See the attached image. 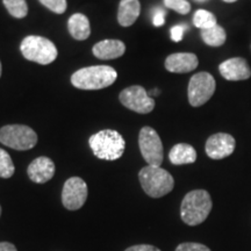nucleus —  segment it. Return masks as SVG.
<instances>
[{"label": "nucleus", "mask_w": 251, "mask_h": 251, "mask_svg": "<svg viewBox=\"0 0 251 251\" xmlns=\"http://www.w3.org/2000/svg\"><path fill=\"white\" fill-rule=\"evenodd\" d=\"M118 78V72L109 65H93L79 69L71 76V84L79 90L94 91L111 86Z\"/></svg>", "instance_id": "1"}, {"label": "nucleus", "mask_w": 251, "mask_h": 251, "mask_svg": "<svg viewBox=\"0 0 251 251\" xmlns=\"http://www.w3.org/2000/svg\"><path fill=\"white\" fill-rule=\"evenodd\" d=\"M213 202L205 190H194L184 197L180 206L181 220L188 226H198L208 218Z\"/></svg>", "instance_id": "2"}, {"label": "nucleus", "mask_w": 251, "mask_h": 251, "mask_svg": "<svg viewBox=\"0 0 251 251\" xmlns=\"http://www.w3.org/2000/svg\"><path fill=\"white\" fill-rule=\"evenodd\" d=\"M90 148L94 156L105 161H115L124 155L126 141L120 133L113 129L100 130L90 137Z\"/></svg>", "instance_id": "3"}, {"label": "nucleus", "mask_w": 251, "mask_h": 251, "mask_svg": "<svg viewBox=\"0 0 251 251\" xmlns=\"http://www.w3.org/2000/svg\"><path fill=\"white\" fill-rule=\"evenodd\" d=\"M143 191L151 198H162L174 190L175 179L161 166H144L139 174Z\"/></svg>", "instance_id": "4"}, {"label": "nucleus", "mask_w": 251, "mask_h": 251, "mask_svg": "<svg viewBox=\"0 0 251 251\" xmlns=\"http://www.w3.org/2000/svg\"><path fill=\"white\" fill-rule=\"evenodd\" d=\"M21 54L30 62L39 64H50L57 58V48L51 41L43 36L29 35L25 37L20 46Z\"/></svg>", "instance_id": "5"}, {"label": "nucleus", "mask_w": 251, "mask_h": 251, "mask_svg": "<svg viewBox=\"0 0 251 251\" xmlns=\"http://www.w3.org/2000/svg\"><path fill=\"white\" fill-rule=\"evenodd\" d=\"M0 142L14 150H29L36 146L37 135L25 125H7L0 128Z\"/></svg>", "instance_id": "6"}, {"label": "nucleus", "mask_w": 251, "mask_h": 251, "mask_svg": "<svg viewBox=\"0 0 251 251\" xmlns=\"http://www.w3.org/2000/svg\"><path fill=\"white\" fill-rule=\"evenodd\" d=\"M216 83L214 77L208 72H198L188 83V102L193 107L205 105L215 92Z\"/></svg>", "instance_id": "7"}, {"label": "nucleus", "mask_w": 251, "mask_h": 251, "mask_svg": "<svg viewBox=\"0 0 251 251\" xmlns=\"http://www.w3.org/2000/svg\"><path fill=\"white\" fill-rule=\"evenodd\" d=\"M139 146L144 161L148 165L161 166L163 162V143L153 128L146 126L140 130Z\"/></svg>", "instance_id": "8"}, {"label": "nucleus", "mask_w": 251, "mask_h": 251, "mask_svg": "<svg viewBox=\"0 0 251 251\" xmlns=\"http://www.w3.org/2000/svg\"><path fill=\"white\" fill-rule=\"evenodd\" d=\"M119 99L125 107L139 114H148L155 108V100L149 97L148 92L142 86L139 85L122 90Z\"/></svg>", "instance_id": "9"}, {"label": "nucleus", "mask_w": 251, "mask_h": 251, "mask_svg": "<svg viewBox=\"0 0 251 251\" xmlns=\"http://www.w3.org/2000/svg\"><path fill=\"white\" fill-rule=\"evenodd\" d=\"M87 185L79 177H71L65 181L62 191L63 206L69 211L81 208L87 199Z\"/></svg>", "instance_id": "10"}, {"label": "nucleus", "mask_w": 251, "mask_h": 251, "mask_svg": "<svg viewBox=\"0 0 251 251\" xmlns=\"http://www.w3.org/2000/svg\"><path fill=\"white\" fill-rule=\"evenodd\" d=\"M236 141L227 133H218L206 141V153L212 159H224L234 152Z\"/></svg>", "instance_id": "11"}, {"label": "nucleus", "mask_w": 251, "mask_h": 251, "mask_svg": "<svg viewBox=\"0 0 251 251\" xmlns=\"http://www.w3.org/2000/svg\"><path fill=\"white\" fill-rule=\"evenodd\" d=\"M221 76L226 80L240 81L247 80L251 77V69L247 59L242 57H233L222 62L219 67Z\"/></svg>", "instance_id": "12"}, {"label": "nucleus", "mask_w": 251, "mask_h": 251, "mask_svg": "<svg viewBox=\"0 0 251 251\" xmlns=\"http://www.w3.org/2000/svg\"><path fill=\"white\" fill-rule=\"evenodd\" d=\"M28 177L31 181L36 184H45L54 177L55 164L49 157H37L30 163L27 169Z\"/></svg>", "instance_id": "13"}, {"label": "nucleus", "mask_w": 251, "mask_h": 251, "mask_svg": "<svg viewBox=\"0 0 251 251\" xmlns=\"http://www.w3.org/2000/svg\"><path fill=\"white\" fill-rule=\"evenodd\" d=\"M199 64L198 57L192 52H176L165 59V69L172 74H187L196 70Z\"/></svg>", "instance_id": "14"}, {"label": "nucleus", "mask_w": 251, "mask_h": 251, "mask_svg": "<svg viewBox=\"0 0 251 251\" xmlns=\"http://www.w3.org/2000/svg\"><path fill=\"white\" fill-rule=\"evenodd\" d=\"M93 55L99 59H115L126 51V46L119 40H103L93 46Z\"/></svg>", "instance_id": "15"}, {"label": "nucleus", "mask_w": 251, "mask_h": 251, "mask_svg": "<svg viewBox=\"0 0 251 251\" xmlns=\"http://www.w3.org/2000/svg\"><path fill=\"white\" fill-rule=\"evenodd\" d=\"M141 13L139 0H121L118 11V21L122 27H130Z\"/></svg>", "instance_id": "16"}, {"label": "nucleus", "mask_w": 251, "mask_h": 251, "mask_svg": "<svg viewBox=\"0 0 251 251\" xmlns=\"http://www.w3.org/2000/svg\"><path fill=\"white\" fill-rule=\"evenodd\" d=\"M169 158L174 165L192 164L197 161V151L191 144L178 143L170 150Z\"/></svg>", "instance_id": "17"}, {"label": "nucleus", "mask_w": 251, "mask_h": 251, "mask_svg": "<svg viewBox=\"0 0 251 251\" xmlns=\"http://www.w3.org/2000/svg\"><path fill=\"white\" fill-rule=\"evenodd\" d=\"M69 33L75 40L84 41L90 36L91 34V26L90 21L86 15L81 13H76L71 15L68 23Z\"/></svg>", "instance_id": "18"}, {"label": "nucleus", "mask_w": 251, "mask_h": 251, "mask_svg": "<svg viewBox=\"0 0 251 251\" xmlns=\"http://www.w3.org/2000/svg\"><path fill=\"white\" fill-rule=\"evenodd\" d=\"M201 39L209 47H221L227 40V34L224 27L215 25L214 27L201 30Z\"/></svg>", "instance_id": "19"}, {"label": "nucleus", "mask_w": 251, "mask_h": 251, "mask_svg": "<svg viewBox=\"0 0 251 251\" xmlns=\"http://www.w3.org/2000/svg\"><path fill=\"white\" fill-rule=\"evenodd\" d=\"M193 24L197 28L200 29H208V28L214 27L216 24L215 15L211 13V12L206 11V9H198L194 13L193 17Z\"/></svg>", "instance_id": "20"}, {"label": "nucleus", "mask_w": 251, "mask_h": 251, "mask_svg": "<svg viewBox=\"0 0 251 251\" xmlns=\"http://www.w3.org/2000/svg\"><path fill=\"white\" fill-rule=\"evenodd\" d=\"M6 9L12 17L23 19L28 14V6L26 0H2Z\"/></svg>", "instance_id": "21"}, {"label": "nucleus", "mask_w": 251, "mask_h": 251, "mask_svg": "<svg viewBox=\"0 0 251 251\" xmlns=\"http://www.w3.org/2000/svg\"><path fill=\"white\" fill-rule=\"evenodd\" d=\"M14 171L15 168L11 156L7 151L0 148V177L7 179L14 175Z\"/></svg>", "instance_id": "22"}, {"label": "nucleus", "mask_w": 251, "mask_h": 251, "mask_svg": "<svg viewBox=\"0 0 251 251\" xmlns=\"http://www.w3.org/2000/svg\"><path fill=\"white\" fill-rule=\"evenodd\" d=\"M164 5L179 14H187L191 11V5L187 0H164Z\"/></svg>", "instance_id": "23"}, {"label": "nucleus", "mask_w": 251, "mask_h": 251, "mask_svg": "<svg viewBox=\"0 0 251 251\" xmlns=\"http://www.w3.org/2000/svg\"><path fill=\"white\" fill-rule=\"evenodd\" d=\"M39 1L56 14H63L68 7L67 0H39Z\"/></svg>", "instance_id": "24"}, {"label": "nucleus", "mask_w": 251, "mask_h": 251, "mask_svg": "<svg viewBox=\"0 0 251 251\" xmlns=\"http://www.w3.org/2000/svg\"><path fill=\"white\" fill-rule=\"evenodd\" d=\"M176 251H211V249H209L208 247L203 246L201 243L186 242L179 244Z\"/></svg>", "instance_id": "25"}, {"label": "nucleus", "mask_w": 251, "mask_h": 251, "mask_svg": "<svg viewBox=\"0 0 251 251\" xmlns=\"http://www.w3.org/2000/svg\"><path fill=\"white\" fill-rule=\"evenodd\" d=\"M185 33V26H181V25H178V26H175L171 28V40L174 42H180L184 37Z\"/></svg>", "instance_id": "26"}, {"label": "nucleus", "mask_w": 251, "mask_h": 251, "mask_svg": "<svg viewBox=\"0 0 251 251\" xmlns=\"http://www.w3.org/2000/svg\"><path fill=\"white\" fill-rule=\"evenodd\" d=\"M165 11H163L161 8L155 9V13H153L152 17V23L155 27H161L165 23Z\"/></svg>", "instance_id": "27"}, {"label": "nucleus", "mask_w": 251, "mask_h": 251, "mask_svg": "<svg viewBox=\"0 0 251 251\" xmlns=\"http://www.w3.org/2000/svg\"><path fill=\"white\" fill-rule=\"evenodd\" d=\"M125 251H161L158 248L149 246V244H139V246H133Z\"/></svg>", "instance_id": "28"}, {"label": "nucleus", "mask_w": 251, "mask_h": 251, "mask_svg": "<svg viewBox=\"0 0 251 251\" xmlns=\"http://www.w3.org/2000/svg\"><path fill=\"white\" fill-rule=\"evenodd\" d=\"M0 251H18L14 244L9 242H1L0 243Z\"/></svg>", "instance_id": "29"}, {"label": "nucleus", "mask_w": 251, "mask_h": 251, "mask_svg": "<svg viewBox=\"0 0 251 251\" xmlns=\"http://www.w3.org/2000/svg\"><path fill=\"white\" fill-rule=\"evenodd\" d=\"M148 94H149V97H151V98H152V96H158L159 90L158 89H153L152 91H150V92H148Z\"/></svg>", "instance_id": "30"}, {"label": "nucleus", "mask_w": 251, "mask_h": 251, "mask_svg": "<svg viewBox=\"0 0 251 251\" xmlns=\"http://www.w3.org/2000/svg\"><path fill=\"white\" fill-rule=\"evenodd\" d=\"M225 2H229V4H230V2H235V1H237V0H224Z\"/></svg>", "instance_id": "31"}, {"label": "nucleus", "mask_w": 251, "mask_h": 251, "mask_svg": "<svg viewBox=\"0 0 251 251\" xmlns=\"http://www.w3.org/2000/svg\"><path fill=\"white\" fill-rule=\"evenodd\" d=\"M1 71H2V67H1V62H0V77H1Z\"/></svg>", "instance_id": "32"}, {"label": "nucleus", "mask_w": 251, "mask_h": 251, "mask_svg": "<svg viewBox=\"0 0 251 251\" xmlns=\"http://www.w3.org/2000/svg\"><path fill=\"white\" fill-rule=\"evenodd\" d=\"M0 216H1V206H0Z\"/></svg>", "instance_id": "33"}]
</instances>
